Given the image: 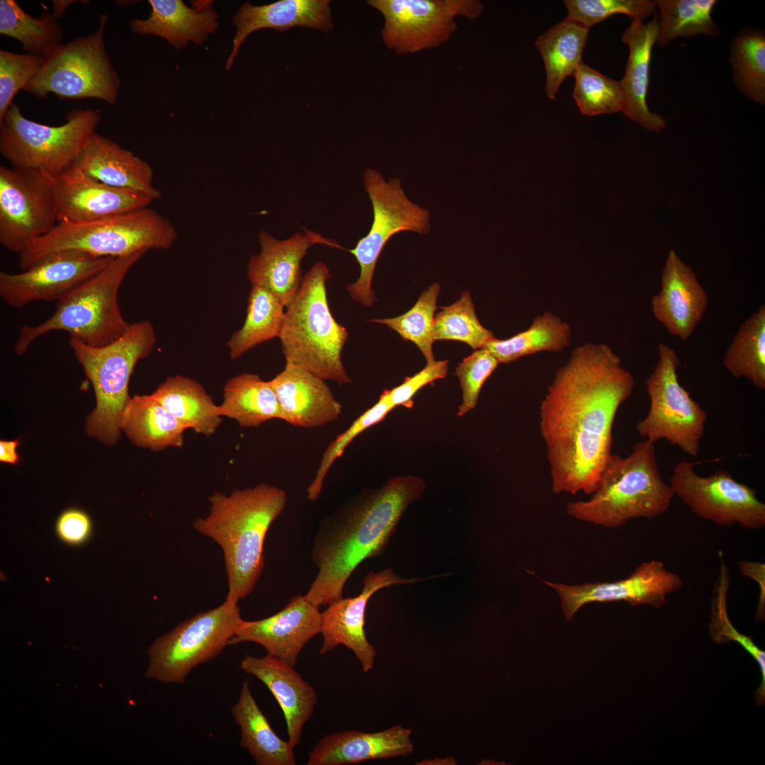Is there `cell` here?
<instances>
[{
    "mask_svg": "<svg viewBox=\"0 0 765 765\" xmlns=\"http://www.w3.org/2000/svg\"><path fill=\"white\" fill-rule=\"evenodd\" d=\"M651 305L654 317L681 340L691 337L707 310V293L692 268L674 250L669 251L661 288L652 296Z\"/></svg>",
    "mask_w": 765,
    "mask_h": 765,
    "instance_id": "obj_23",
    "label": "cell"
},
{
    "mask_svg": "<svg viewBox=\"0 0 765 765\" xmlns=\"http://www.w3.org/2000/svg\"><path fill=\"white\" fill-rule=\"evenodd\" d=\"M634 383L604 344L577 346L556 371L539 412L554 493L593 494L612 454L616 413Z\"/></svg>",
    "mask_w": 765,
    "mask_h": 765,
    "instance_id": "obj_1",
    "label": "cell"
},
{
    "mask_svg": "<svg viewBox=\"0 0 765 765\" xmlns=\"http://www.w3.org/2000/svg\"><path fill=\"white\" fill-rule=\"evenodd\" d=\"M149 395L196 434L211 436L222 424L220 406L200 383L191 378L169 377Z\"/></svg>",
    "mask_w": 765,
    "mask_h": 765,
    "instance_id": "obj_32",
    "label": "cell"
},
{
    "mask_svg": "<svg viewBox=\"0 0 765 765\" xmlns=\"http://www.w3.org/2000/svg\"><path fill=\"white\" fill-rule=\"evenodd\" d=\"M232 713L240 727V746L249 752L256 764H296L295 747L273 730L251 692L248 679L242 684Z\"/></svg>",
    "mask_w": 765,
    "mask_h": 765,
    "instance_id": "obj_33",
    "label": "cell"
},
{
    "mask_svg": "<svg viewBox=\"0 0 765 765\" xmlns=\"http://www.w3.org/2000/svg\"><path fill=\"white\" fill-rule=\"evenodd\" d=\"M658 35V15L647 23L633 20L621 39L629 47L624 76L620 84L624 96L623 114L648 130L660 132L667 125L662 115L652 113L647 104L650 67Z\"/></svg>",
    "mask_w": 765,
    "mask_h": 765,
    "instance_id": "obj_28",
    "label": "cell"
},
{
    "mask_svg": "<svg viewBox=\"0 0 765 765\" xmlns=\"http://www.w3.org/2000/svg\"><path fill=\"white\" fill-rule=\"evenodd\" d=\"M78 1L74 0H55L52 1V12L53 17L58 20L62 17L65 11L74 3Z\"/></svg>",
    "mask_w": 765,
    "mask_h": 765,
    "instance_id": "obj_54",
    "label": "cell"
},
{
    "mask_svg": "<svg viewBox=\"0 0 765 765\" xmlns=\"http://www.w3.org/2000/svg\"><path fill=\"white\" fill-rule=\"evenodd\" d=\"M236 34L225 64L230 69L245 39L253 32L271 28L285 32L304 27L328 33L334 26L329 0H280L262 6L242 4L233 16Z\"/></svg>",
    "mask_w": 765,
    "mask_h": 765,
    "instance_id": "obj_25",
    "label": "cell"
},
{
    "mask_svg": "<svg viewBox=\"0 0 765 765\" xmlns=\"http://www.w3.org/2000/svg\"><path fill=\"white\" fill-rule=\"evenodd\" d=\"M327 266L316 262L287 305L279 339L286 363L339 385L351 383L341 361L346 328L333 317L327 298Z\"/></svg>",
    "mask_w": 765,
    "mask_h": 765,
    "instance_id": "obj_6",
    "label": "cell"
},
{
    "mask_svg": "<svg viewBox=\"0 0 765 765\" xmlns=\"http://www.w3.org/2000/svg\"><path fill=\"white\" fill-rule=\"evenodd\" d=\"M723 366L735 378H745L765 389V306L761 305L740 327L727 347Z\"/></svg>",
    "mask_w": 765,
    "mask_h": 765,
    "instance_id": "obj_38",
    "label": "cell"
},
{
    "mask_svg": "<svg viewBox=\"0 0 765 765\" xmlns=\"http://www.w3.org/2000/svg\"><path fill=\"white\" fill-rule=\"evenodd\" d=\"M730 63L734 84L748 98L765 104V35L763 30L747 28L733 39Z\"/></svg>",
    "mask_w": 765,
    "mask_h": 765,
    "instance_id": "obj_41",
    "label": "cell"
},
{
    "mask_svg": "<svg viewBox=\"0 0 765 765\" xmlns=\"http://www.w3.org/2000/svg\"><path fill=\"white\" fill-rule=\"evenodd\" d=\"M156 342L154 327L147 320L130 323L119 338L103 346H91L69 338L73 354L95 393L96 407L85 426L89 436L108 445L118 441L121 415L130 398V376L137 363L149 355Z\"/></svg>",
    "mask_w": 765,
    "mask_h": 765,
    "instance_id": "obj_8",
    "label": "cell"
},
{
    "mask_svg": "<svg viewBox=\"0 0 765 765\" xmlns=\"http://www.w3.org/2000/svg\"><path fill=\"white\" fill-rule=\"evenodd\" d=\"M573 98L585 115L623 111L625 104L620 82L610 79L582 62L574 75Z\"/></svg>",
    "mask_w": 765,
    "mask_h": 765,
    "instance_id": "obj_44",
    "label": "cell"
},
{
    "mask_svg": "<svg viewBox=\"0 0 765 765\" xmlns=\"http://www.w3.org/2000/svg\"><path fill=\"white\" fill-rule=\"evenodd\" d=\"M277 397L281 420L302 428L324 426L342 413L324 380L300 366L285 363L282 372L268 381Z\"/></svg>",
    "mask_w": 765,
    "mask_h": 765,
    "instance_id": "obj_24",
    "label": "cell"
},
{
    "mask_svg": "<svg viewBox=\"0 0 765 765\" xmlns=\"http://www.w3.org/2000/svg\"><path fill=\"white\" fill-rule=\"evenodd\" d=\"M177 238L169 219L144 208L93 221L59 222L49 233L28 243L18 254V264L25 271L45 256L65 250L113 258L141 250H166Z\"/></svg>",
    "mask_w": 765,
    "mask_h": 765,
    "instance_id": "obj_7",
    "label": "cell"
},
{
    "mask_svg": "<svg viewBox=\"0 0 765 765\" xmlns=\"http://www.w3.org/2000/svg\"><path fill=\"white\" fill-rule=\"evenodd\" d=\"M0 33L18 40L28 53L42 57L64 37L63 28L51 13L34 18L15 0L0 1Z\"/></svg>",
    "mask_w": 765,
    "mask_h": 765,
    "instance_id": "obj_39",
    "label": "cell"
},
{
    "mask_svg": "<svg viewBox=\"0 0 765 765\" xmlns=\"http://www.w3.org/2000/svg\"><path fill=\"white\" fill-rule=\"evenodd\" d=\"M657 43L664 47L673 39L697 35L718 37L720 30L711 18L715 0H657Z\"/></svg>",
    "mask_w": 765,
    "mask_h": 765,
    "instance_id": "obj_40",
    "label": "cell"
},
{
    "mask_svg": "<svg viewBox=\"0 0 765 765\" xmlns=\"http://www.w3.org/2000/svg\"><path fill=\"white\" fill-rule=\"evenodd\" d=\"M55 180L58 223L109 217L147 208L154 200L144 192L99 182L74 164Z\"/></svg>",
    "mask_w": 765,
    "mask_h": 765,
    "instance_id": "obj_20",
    "label": "cell"
},
{
    "mask_svg": "<svg viewBox=\"0 0 765 765\" xmlns=\"http://www.w3.org/2000/svg\"><path fill=\"white\" fill-rule=\"evenodd\" d=\"M589 28L565 18L537 38L535 45L545 69V92L554 100L568 76H574L582 62Z\"/></svg>",
    "mask_w": 765,
    "mask_h": 765,
    "instance_id": "obj_34",
    "label": "cell"
},
{
    "mask_svg": "<svg viewBox=\"0 0 765 765\" xmlns=\"http://www.w3.org/2000/svg\"><path fill=\"white\" fill-rule=\"evenodd\" d=\"M395 407L390 391L384 390L376 404L359 416L327 446L315 475L306 489L308 500L315 502L319 499L324 479L331 467L353 440L366 429L381 421Z\"/></svg>",
    "mask_w": 765,
    "mask_h": 765,
    "instance_id": "obj_45",
    "label": "cell"
},
{
    "mask_svg": "<svg viewBox=\"0 0 765 765\" xmlns=\"http://www.w3.org/2000/svg\"><path fill=\"white\" fill-rule=\"evenodd\" d=\"M120 427L134 445L154 451L182 447L187 429L150 395L130 397Z\"/></svg>",
    "mask_w": 765,
    "mask_h": 765,
    "instance_id": "obj_31",
    "label": "cell"
},
{
    "mask_svg": "<svg viewBox=\"0 0 765 765\" xmlns=\"http://www.w3.org/2000/svg\"><path fill=\"white\" fill-rule=\"evenodd\" d=\"M499 361L487 348L475 350L464 358L455 369L463 391V402L458 415L463 416L475 408L482 385L495 370Z\"/></svg>",
    "mask_w": 765,
    "mask_h": 765,
    "instance_id": "obj_49",
    "label": "cell"
},
{
    "mask_svg": "<svg viewBox=\"0 0 765 765\" xmlns=\"http://www.w3.org/2000/svg\"><path fill=\"white\" fill-rule=\"evenodd\" d=\"M57 223L55 177L41 171L1 165V244L19 254Z\"/></svg>",
    "mask_w": 765,
    "mask_h": 765,
    "instance_id": "obj_15",
    "label": "cell"
},
{
    "mask_svg": "<svg viewBox=\"0 0 765 765\" xmlns=\"http://www.w3.org/2000/svg\"><path fill=\"white\" fill-rule=\"evenodd\" d=\"M240 668L266 686L278 703L285 719L288 740L300 744L302 730L317 703L314 688L294 669L275 657L246 655Z\"/></svg>",
    "mask_w": 765,
    "mask_h": 765,
    "instance_id": "obj_26",
    "label": "cell"
},
{
    "mask_svg": "<svg viewBox=\"0 0 765 765\" xmlns=\"http://www.w3.org/2000/svg\"><path fill=\"white\" fill-rule=\"evenodd\" d=\"M242 621L237 603L227 599L183 620L149 648L146 676L163 684H183L195 667L220 654Z\"/></svg>",
    "mask_w": 765,
    "mask_h": 765,
    "instance_id": "obj_11",
    "label": "cell"
},
{
    "mask_svg": "<svg viewBox=\"0 0 765 765\" xmlns=\"http://www.w3.org/2000/svg\"><path fill=\"white\" fill-rule=\"evenodd\" d=\"M20 440L0 441V461L12 465H17L20 461V457L17 453V447Z\"/></svg>",
    "mask_w": 765,
    "mask_h": 765,
    "instance_id": "obj_53",
    "label": "cell"
},
{
    "mask_svg": "<svg viewBox=\"0 0 765 765\" xmlns=\"http://www.w3.org/2000/svg\"><path fill=\"white\" fill-rule=\"evenodd\" d=\"M591 495L586 501L569 502L567 514L610 528L633 518L658 517L674 496L659 473L654 443L649 439L636 443L626 457L612 453Z\"/></svg>",
    "mask_w": 765,
    "mask_h": 765,
    "instance_id": "obj_4",
    "label": "cell"
},
{
    "mask_svg": "<svg viewBox=\"0 0 765 765\" xmlns=\"http://www.w3.org/2000/svg\"><path fill=\"white\" fill-rule=\"evenodd\" d=\"M285 307L269 290L252 285L247 300L244 322L226 344L230 358L236 360L256 346L279 337Z\"/></svg>",
    "mask_w": 765,
    "mask_h": 765,
    "instance_id": "obj_37",
    "label": "cell"
},
{
    "mask_svg": "<svg viewBox=\"0 0 765 765\" xmlns=\"http://www.w3.org/2000/svg\"><path fill=\"white\" fill-rule=\"evenodd\" d=\"M286 492L261 483L215 492L209 497L207 516L197 518L193 528L221 548L228 582L227 600L238 603L256 586L264 567V540L273 522L287 503Z\"/></svg>",
    "mask_w": 765,
    "mask_h": 765,
    "instance_id": "obj_3",
    "label": "cell"
},
{
    "mask_svg": "<svg viewBox=\"0 0 765 765\" xmlns=\"http://www.w3.org/2000/svg\"><path fill=\"white\" fill-rule=\"evenodd\" d=\"M92 524L88 514L77 509L63 511L56 522V533L60 539L69 545H80L88 540Z\"/></svg>",
    "mask_w": 765,
    "mask_h": 765,
    "instance_id": "obj_51",
    "label": "cell"
},
{
    "mask_svg": "<svg viewBox=\"0 0 765 765\" xmlns=\"http://www.w3.org/2000/svg\"><path fill=\"white\" fill-rule=\"evenodd\" d=\"M432 337L434 341H463L477 350L482 348L494 336L480 324L470 294L465 291L458 300L441 307L435 315Z\"/></svg>",
    "mask_w": 765,
    "mask_h": 765,
    "instance_id": "obj_42",
    "label": "cell"
},
{
    "mask_svg": "<svg viewBox=\"0 0 765 765\" xmlns=\"http://www.w3.org/2000/svg\"><path fill=\"white\" fill-rule=\"evenodd\" d=\"M149 16L131 20V30L162 37L176 49L185 48L189 42L203 45L218 28V15L212 8L197 11L181 0H149Z\"/></svg>",
    "mask_w": 765,
    "mask_h": 765,
    "instance_id": "obj_30",
    "label": "cell"
},
{
    "mask_svg": "<svg viewBox=\"0 0 765 765\" xmlns=\"http://www.w3.org/2000/svg\"><path fill=\"white\" fill-rule=\"evenodd\" d=\"M720 572L713 590L710 635L717 642L733 640L738 642L757 661L762 674L761 686L757 692L760 691L759 695L761 698L764 696V652L754 645L751 638L736 630L730 621L727 613V596L730 582V572L722 552H720Z\"/></svg>",
    "mask_w": 765,
    "mask_h": 765,
    "instance_id": "obj_46",
    "label": "cell"
},
{
    "mask_svg": "<svg viewBox=\"0 0 765 765\" xmlns=\"http://www.w3.org/2000/svg\"><path fill=\"white\" fill-rule=\"evenodd\" d=\"M440 290V285L434 283L422 292L415 305L404 314L392 318L372 319L370 322L385 324L397 332L404 340L414 343L422 352L427 363H433L435 360L432 352L434 341L432 329Z\"/></svg>",
    "mask_w": 765,
    "mask_h": 765,
    "instance_id": "obj_43",
    "label": "cell"
},
{
    "mask_svg": "<svg viewBox=\"0 0 765 765\" xmlns=\"http://www.w3.org/2000/svg\"><path fill=\"white\" fill-rule=\"evenodd\" d=\"M101 118L99 109H74L64 124L50 126L25 118L13 103L0 120V153L11 166L55 177L74 164Z\"/></svg>",
    "mask_w": 765,
    "mask_h": 765,
    "instance_id": "obj_9",
    "label": "cell"
},
{
    "mask_svg": "<svg viewBox=\"0 0 765 765\" xmlns=\"http://www.w3.org/2000/svg\"><path fill=\"white\" fill-rule=\"evenodd\" d=\"M74 165L89 177L117 188L140 191L154 200L162 193L153 186L150 165L131 151L95 132Z\"/></svg>",
    "mask_w": 765,
    "mask_h": 765,
    "instance_id": "obj_29",
    "label": "cell"
},
{
    "mask_svg": "<svg viewBox=\"0 0 765 765\" xmlns=\"http://www.w3.org/2000/svg\"><path fill=\"white\" fill-rule=\"evenodd\" d=\"M384 17L385 45L398 55L415 53L448 42L459 16L475 20L484 11L478 0H369Z\"/></svg>",
    "mask_w": 765,
    "mask_h": 765,
    "instance_id": "obj_14",
    "label": "cell"
},
{
    "mask_svg": "<svg viewBox=\"0 0 765 765\" xmlns=\"http://www.w3.org/2000/svg\"><path fill=\"white\" fill-rule=\"evenodd\" d=\"M571 327L553 313L546 311L533 318L525 331L506 339L495 337L483 348L499 363H508L541 351L560 352L570 344Z\"/></svg>",
    "mask_w": 765,
    "mask_h": 765,
    "instance_id": "obj_36",
    "label": "cell"
},
{
    "mask_svg": "<svg viewBox=\"0 0 765 765\" xmlns=\"http://www.w3.org/2000/svg\"><path fill=\"white\" fill-rule=\"evenodd\" d=\"M421 578L404 579L391 568L369 572L363 579V589L356 596L343 597L328 605L321 613L320 633L323 638L319 652L327 654L339 645L351 650L364 672L373 668L376 650L367 640L365 613L370 598L380 589L393 584L415 583Z\"/></svg>",
    "mask_w": 765,
    "mask_h": 765,
    "instance_id": "obj_19",
    "label": "cell"
},
{
    "mask_svg": "<svg viewBox=\"0 0 765 765\" xmlns=\"http://www.w3.org/2000/svg\"><path fill=\"white\" fill-rule=\"evenodd\" d=\"M43 62L42 56L0 50V120L13 103L16 94L36 75Z\"/></svg>",
    "mask_w": 765,
    "mask_h": 765,
    "instance_id": "obj_48",
    "label": "cell"
},
{
    "mask_svg": "<svg viewBox=\"0 0 765 765\" xmlns=\"http://www.w3.org/2000/svg\"><path fill=\"white\" fill-rule=\"evenodd\" d=\"M694 466L690 461L677 463L669 479L674 494L693 514L720 526L740 524L756 530L765 526V504L752 488L724 470L704 477Z\"/></svg>",
    "mask_w": 765,
    "mask_h": 765,
    "instance_id": "obj_16",
    "label": "cell"
},
{
    "mask_svg": "<svg viewBox=\"0 0 765 765\" xmlns=\"http://www.w3.org/2000/svg\"><path fill=\"white\" fill-rule=\"evenodd\" d=\"M448 373V361L426 363L419 373L406 378L397 387L390 390V395L395 407L404 406L411 408L414 395L424 385L438 379L443 378Z\"/></svg>",
    "mask_w": 765,
    "mask_h": 765,
    "instance_id": "obj_50",
    "label": "cell"
},
{
    "mask_svg": "<svg viewBox=\"0 0 765 765\" xmlns=\"http://www.w3.org/2000/svg\"><path fill=\"white\" fill-rule=\"evenodd\" d=\"M559 595L567 620H571L584 605L592 602L625 601L630 606H662L666 596L683 584L681 577L669 571L660 561L639 565L625 579L611 582L584 583L575 585L543 581Z\"/></svg>",
    "mask_w": 765,
    "mask_h": 765,
    "instance_id": "obj_18",
    "label": "cell"
},
{
    "mask_svg": "<svg viewBox=\"0 0 765 765\" xmlns=\"http://www.w3.org/2000/svg\"><path fill=\"white\" fill-rule=\"evenodd\" d=\"M425 488L417 477L395 476L379 488H363L324 518L312 549L318 572L305 598L317 608L341 599L353 571L384 552L405 510Z\"/></svg>",
    "mask_w": 765,
    "mask_h": 765,
    "instance_id": "obj_2",
    "label": "cell"
},
{
    "mask_svg": "<svg viewBox=\"0 0 765 765\" xmlns=\"http://www.w3.org/2000/svg\"><path fill=\"white\" fill-rule=\"evenodd\" d=\"M740 573L753 579L759 589V600L756 619L761 620L764 617L765 609V565L760 562L741 560L738 562Z\"/></svg>",
    "mask_w": 765,
    "mask_h": 765,
    "instance_id": "obj_52",
    "label": "cell"
},
{
    "mask_svg": "<svg viewBox=\"0 0 765 765\" xmlns=\"http://www.w3.org/2000/svg\"><path fill=\"white\" fill-rule=\"evenodd\" d=\"M77 250L50 254L18 273L0 272V297L8 306L22 308L35 301H57L113 259Z\"/></svg>",
    "mask_w": 765,
    "mask_h": 765,
    "instance_id": "obj_17",
    "label": "cell"
},
{
    "mask_svg": "<svg viewBox=\"0 0 765 765\" xmlns=\"http://www.w3.org/2000/svg\"><path fill=\"white\" fill-rule=\"evenodd\" d=\"M566 18L590 28L616 14L628 16L631 21H644L656 14L657 4L650 0H565Z\"/></svg>",
    "mask_w": 765,
    "mask_h": 765,
    "instance_id": "obj_47",
    "label": "cell"
},
{
    "mask_svg": "<svg viewBox=\"0 0 765 765\" xmlns=\"http://www.w3.org/2000/svg\"><path fill=\"white\" fill-rule=\"evenodd\" d=\"M319 608L304 596L296 595L278 613L258 620H244L229 645L251 642L261 645L267 654L295 667L307 642L320 633Z\"/></svg>",
    "mask_w": 765,
    "mask_h": 765,
    "instance_id": "obj_21",
    "label": "cell"
},
{
    "mask_svg": "<svg viewBox=\"0 0 765 765\" xmlns=\"http://www.w3.org/2000/svg\"><path fill=\"white\" fill-rule=\"evenodd\" d=\"M220 414L236 421L242 427H256L281 419V410L268 381L258 375L244 373L228 380L223 388Z\"/></svg>",
    "mask_w": 765,
    "mask_h": 765,
    "instance_id": "obj_35",
    "label": "cell"
},
{
    "mask_svg": "<svg viewBox=\"0 0 765 765\" xmlns=\"http://www.w3.org/2000/svg\"><path fill=\"white\" fill-rule=\"evenodd\" d=\"M141 250L114 258L101 271L57 301L54 313L34 326L23 325L13 345L19 356L41 336L52 331L68 332L70 338L91 346H103L119 338L130 323L120 310L118 295L130 269L147 253Z\"/></svg>",
    "mask_w": 765,
    "mask_h": 765,
    "instance_id": "obj_5",
    "label": "cell"
},
{
    "mask_svg": "<svg viewBox=\"0 0 765 765\" xmlns=\"http://www.w3.org/2000/svg\"><path fill=\"white\" fill-rule=\"evenodd\" d=\"M412 730L396 725L376 732L344 730L323 737L308 753L307 765H346L408 756Z\"/></svg>",
    "mask_w": 765,
    "mask_h": 765,
    "instance_id": "obj_27",
    "label": "cell"
},
{
    "mask_svg": "<svg viewBox=\"0 0 765 765\" xmlns=\"http://www.w3.org/2000/svg\"><path fill=\"white\" fill-rule=\"evenodd\" d=\"M657 364L646 380L650 406L637 424L640 437L655 443L666 440L687 455L696 457L704 435L707 414L680 384V360L669 346L659 343Z\"/></svg>",
    "mask_w": 765,
    "mask_h": 765,
    "instance_id": "obj_12",
    "label": "cell"
},
{
    "mask_svg": "<svg viewBox=\"0 0 765 765\" xmlns=\"http://www.w3.org/2000/svg\"><path fill=\"white\" fill-rule=\"evenodd\" d=\"M261 250L252 254L246 276L252 285L266 288L286 307L298 290L301 282L300 262L308 249L322 244L341 248L332 240L305 229L280 240L264 230L259 234Z\"/></svg>",
    "mask_w": 765,
    "mask_h": 765,
    "instance_id": "obj_22",
    "label": "cell"
},
{
    "mask_svg": "<svg viewBox=\"0 0 765 765\" xmlns=\"http://www.w3.org/2000/svg\"><path fill=\"white\" fill-rule=\"evenodd\" d=\"M108 19L107 14H100L94 33L55 47L23 90L38 98L53 93L61 99L96 98L115 104L121 81L106 50Z\"/></svg>",
    "mask_w": 765,
    "mask_h": 765,
    "instance_id": "obj_10",
    "label": "cell"
},
{
    "mask_svg": "<svg viewBox=\"0 0 765 765\" xmlns=\"http://www.w3.org/2000/svg\"><path fill=\"white\" fill-rule=\"evenodd\" d=\"M363 183L372 203L373 219L368 233L348 250L356 257L361 272L358 280L350 283L346 290L352 300L371 307L375 298L372 278L387 241L403 231L426 234L430 223L428 210L407 198L399 179L386 181L379 171L368 168L364 172Z\"/></svg>",
    "mask_w": 765,
    "mask_h": 765,
    "instance_id": "obj_13",
    "label": "cell"
}]
</instances>
